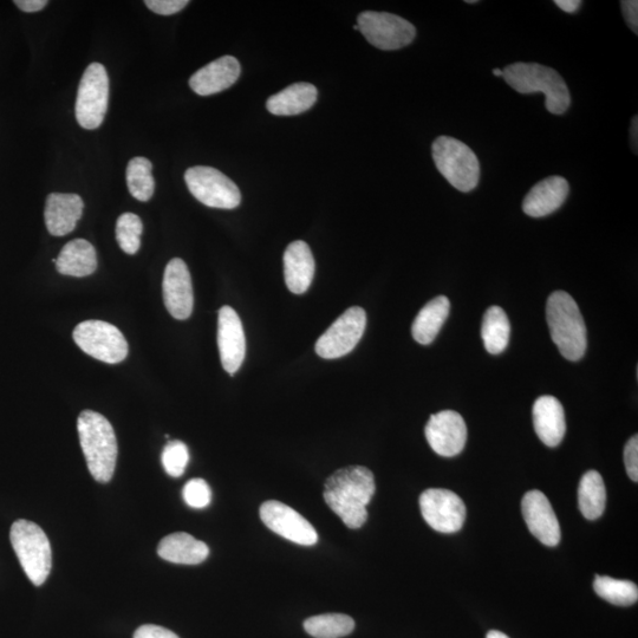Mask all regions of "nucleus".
Returning a JSON list of instances; mask_svg holds the SVG:
<instances>
[{"instance_id":"1","label":"nucleus","mask_w":638,"mask_h":638,"mask_svg":"<svg viewBox=\"0 0 638 638\" xmlns=\"http://www.w3.org/2000/svg\"><path fill=\"white\" fill-rule=\"evenodd\" d=\"M376 491L374 474L363 466L336 471L325 481L323 497L349 529H360L368 519L367 506Z\"/></svg>"},{"instance_id":"2","label":"nucleus","mask_w":638,"mask_h":638,"mask_svg":"<svg viewBox=\"0 0 638 638\" xmlns=\"http://www.w3.org/2000/svg\"><path fill=\"white\" fill-rule=\"evenodd\" d=\"M77 429L89 472L99 483H109L119 452L112 423L93 410H84L78 416Z\"/></svg>"},{"instance_id":"3","label":"nucleus","mask_w":638,"mask_h":638,"mask_svg":"<svg viewBox=\"0 0 638 638\" xmlns=\"http://www.w3.org/2000/svg\"><path fill=\"white\" fill-rule=\"evenodd\" d=\"M548 321L553 342L566 360H581L587 351V327L575 299L564 291H556L546 305Z\"/></svg>"},{"instance_id":"4","label":"nucleus","mask_w":638,"mask_h":638,"mask_svg":"<svg viewBox=\"0 0 638 638\" xmlns=\"http://www.w3.org/2000/svg\"><path fill=\"white\" fill-rule=\"evenodd\" d=\"M503 77L520 94L543 93L546 109L553 115H562L570 108L569 88L555 69L537 63L519 62L506 67Z\"/></svg>"},{"instance_id":"5","label":"nucleus","mask_w":638,"mask_h":638,"mask_svg":"<svg viewBox=\"0 0 638 638\" xmlns=\"http://www.w3.org/2000/svg\"><path fill=\"white\" fill-rule=\"evenodd\" d=\"M432 151L436 168L449 184L464 193L477 188L480 162L464 142L449 136H440L434 141Z\"/></svg>"},{"instance_id":"6","label":"nucleus","mask_w":638,"mask_h":638,"mask_svg":"<svg viewBox=\"0 0 638 638\" xmlns=\"http://www.w3.org/2000/svg\"><path fill=\"white\" fill-rule=\"evenodd\" d=\"M10 539L26 576L39 587L47 581L52 566L47 535L37 524L21 519L12 525Z\"/></svg>"},{"instance_id":"7","label":"nucleus","mask_w":638,"mask_h":638,"mask_svg":"<svg viewBox=\"0 0 638 638\" xmlns=\"http://www.w3.org/2000/svg\"><path fill=\"white\" fill-rule=\"evenodd\" d=\"M109 103V77L100 63H91L84 71L76 100V120L84 129L99 128Z\"/></svg>"},{"instance_id":"8","label":"nucleus","mask_w":638,"mask_h":638,"mask_svg":"<svg viewBox=\"0 0 638 638\" xmlns=\"http://www.w3.org/2000/svg\"><path fill=\"white\" fill-rule=\"evenodd\" d=\"M185 181L193 197L205 206L233 210L242 203L238 186L216 168L197 166L187 169Z\"/></svg>"},{"instance_id":"9","label":"nucleus","mask_w":638,"mask_h":638,"mask_svg":"<svg viewBox=\"0 0 638 638\" xmlns=\"http://www.w3.org/2000/svg\"><path fill=\"white\" fill-rule=\"evenodd\" d=\"M74 340L84 353L104 363L126 360L128 343L122 332L103 321H86L74 330Z\"/></svg>"},{"instance_id":"10","label":"nucleus","mask_w":638,"mask_h":638,"mask_svg":"<svg viewBox=\"0 0 638 638\" xmlns=\"http://www.w3.org/2000/svg\"><path fill=\"white\" fill-rule=\"evenodd\" d=\"M358 28L367 41L380 50L392 51L407 47L416 36L412 23L388 12H362Z\"/></svg>"},{"instance_id":"11","label":"nucleus","mask_w":638,"mask_h":638,"mask_svg":"<svg viewBox=\"0 0 638 638\" xmlns=\"http://www.w3.org/2000/svg\"><path fill=\"white\" fill-rule=\"evenodd\" d=\"M366 327V311L360 307L348 309L318 338L317 355L325 360H336L350 354L361 341Z\"/></svg>"},{"instance_id":"12","label":"nucleus","mask_w":638,"mask_h":638,"mask_svg":"<svg viewBox=\"0 0 638 638\" xmlns=\"http://www.w3.org/2000/svg\"><path fill=\"white\" fill-rule=\"evenodd\" d=\"M423 519L433 530L455 533L462 529L466 520V505L458 494L444 488H429L420 497Z\"/></svg>"},{"instance_id":"13","label":"nucleus","mask_w":638,"mask_h":638,"mask_svg":"<svg viewBox=\"0 0 638 638\" xmlns=\"http://www.w3.org/2000/svg\"><path fill=\"white\" fill-rule=\"evenodd\" d=\"M260 518L272 532L292 543L312 546L318 542L314 526L290 506L277 500L265 501L260 507Z\"/></svg>"},{"instance_id":"14","label":"nucleus","mask_w":638,"mask_h":638,"mask_svg":"<svg viewBox=\"0 0 638 638\" xmlns=\"http://www.w3.org/2000/svg\"><path fill=\"white\" fill-rule=\"evenodd\" d=\"M429 446L441 457L452 458L464 451L467 427L464 418L454 410L431 416L425 428Z\"/></svg>"},{"instance_id":"15","label":"nucleus","mask_w":638,"mask_h":638,"mask_svg":"<svg viewBox=\"0 0 638 638\" xmlns=\"http://www.w3.org/2000/svg\"><path fill=\"white\" fill-rule=\"evenodd\" d=\"M218 347L221 364L230 375L242 367L246 355V338L237 311L225 305L218 315Z\"/></svg>"},{"instance_id":"16","label":"nucleus","mask_w":638,"mask_h":638,"mask_svg":"<svg viewBox=\"0 0 638 638\" xmlns=\"http://www.w3.org/2000/svg\"><path fill=\"white\" fill-rule=\"evenodd\" d=\"M162 290L169 314L180 321L191 317L194 307L193 285L184 260L174 258L168 263Z\"/></svg>"},{"instance_id":"17","label":"nucleus","mask_w":638,"mask_h":638,"mask_svg":"<svg viewBox=\"0 0 638 638\" xmlns=\"http://www.w3.org/2000/svg\"><path fill=\"white\" fill-rule=\"evenodd\" d=\"M522 512L527 527L540 543L553 548L561 542V525L543 492H527L522 501Z\"/></svg>"},{"instance_id":"18","label":"nucleus","mask_w":638,"mask_h":638,"mask_svg":"<svg viewBox=\"0 0 638 638\" xmlns=\"http://www.w3.org/2000/svg\"><path fill=\"white\" fill-rule=\"evenodd\" d=\"M242 73V67L233 56H224L207 64L195 73L190 80L194 93L210 96L221 93L233 86Z\"/></svg>"},{"instance_id":"19","label":"nucleus","mask_w":638,"mask_h":638,"mask_svg":"<svg viewBox=\"0 0 638 638\" xmlns=\"http://www.w3.org/2000/svg\"><path fill=\"white\" fill-rule=\"evenodd\" d=\"M570 193L568 180L562 177H550L538 182L527 193L523 211L526 216L543 218L550 216L563 206Z\"/></svg>"},{"instance_id":"20","label":"nucleus","mask_w":638,"mask_h":638,"mask_svg":"<svg viewBox=\"0 0 638 638\" xmlns=\"http://www.w3.org/2000/svg\"><path fill=\"white\" fill-rule=\"evenodd\" d=\"M83 200L77 194L52 193L45 204V225L52 236L63 237L75 230L82 218Z\"/></svg>"},{"instance_id":"21","label":"nucleus","mask_w":638,"mask_h":638,"mask_svg":"<svg viewBox=\"0 0 638 638\" xmlns=\"http://www.w3.org/2000/svg\"><path fill=\"white\" fill-rule=\"evenodd\" d=\"M315 276V259L309 245L303 240L291 243L284 253L286 286L295 295L307 292Z\"/></svg>"},{"instance_id":"22","label":"nucleus","mask_w":638,"mask_h":638,"mask_svg":"<svg viewBox=\"0 0 638 638\" xmlns=\"http://www.w3.org/2000/svg\"><path fill=\"white\" fill-rule=\"evenodd\" d=\"M533 426L538 438L549 447H557L566 432L565 413L556 397L542 396L533 406Z\"/></svg>"},{"instance_id":"23","label":"nucleus","mask_w":638,"mask_h":638,"mask_svg":"<svg viewBox=\"0 0 638 638\" xmlns=\"http://www.w3.org/2000/svg\"><path fill=\"white\" fill-rule=\"evenodd\" d=\"M159 556L167 562L197 565L206 561L210 549L204 542L185 532L173 533L161 540Z\"/></svg>"},{"instance_id":"24","label":"nucleus","mask_w":638,"mask_h":638,"mask_svg":"<svg viewBox=\"0 0 638 638\" xmlns=\"http://www.w3.org/2000/svg\"><path fill=\"white\" fill-rule=\"evenodd\" d=\"M54 262L61 275L87 277L97 269L96 250L86 239H75L63 247Z\"/></svg>"},{"instance_id":"25","label":"nucleus","mask_w":638,"mask_h":638,"mask_svg":"<svg viewBox=\"0 0 638 638\" xmlns=\"http://www.w3.org/2000/svg\"><path fill=\"white\" fill-rule=\"evenodd\" d=\"M318 91L310 83H295L273 95L266 108L273 115L294 116L307 112L317 101Z\"/></svg>"},{"instance_id":"26","label":"nucleus","mask_w":638,"mask_h":638,"mask_svg":"<svg viewBox=\"0 0 638 638\" xmlns=\"http://www.w3.org/2000/svg\"><path fill=\"white\" fill-rule=\"evenodd\" d=\"M451 310V303L445 296L432 299L416 316L412 334L414 340L422 345L431 344L445 324Z\"/></svg>"},{"instance_id":"27","label":"nucleus","mask_w":638,"mask_h":638,"mask_svg":"<svg viewBox=\"0 0 638 638\" xmlns=\"http://www.w3.org/2000/svg\"><path fill=\"white\" fill-rule=\"evenodd\" d=\"M578 505L585 518L596 520L602 517L607 505V490L600 473L589 471L583 475L578 487Z\"/></svg>"},{"instance_id":"28","label":"nucleus","mask_w":638,"mask_h":638,"mask_svg":"<svg viewBox=\"0 0 638 638\" xmlns=\"http://www.w3.org/2000/svg\"><path fill=\"white\" fill-rule=\"evenodd\" d=\"M511 325L505 311L499 307H491L486 311L481 327V337L485 348L491 355H499L510 342Z\"/></svg>"},{"instance_id":"29","label":"nucleus","mask_w":638,"mask_h":638,"mask_svg":"<svg viewBox=\"0 0 638 638\" xmlns=\"http://www.w3.org/2000/svg\"><path fill=\"white\" fill-rule=\"evenodd\" d=\"M304 629L315 638H341L353 633V618L343 614H325L308 618Z\"/></svg>"},{"instance_id":"30","label":"nucleus","mask_w":638,"mask_h":638,"mask_svg":"<svg viewBox=\"0 0 638 638\" xmlns=\"http://www.w3.org/2000/svg\"><path fill=\"white\" fill-rule=\"evenodd\" d=\"M152 162L146 158H134L127 166V185L130 194L141 203L151 200L155 190Z\"/></svg>"},{"instance_id":"31","label":"nucleus","mask_w":638,"mask_h":638,"mask_svg":"<svg viewBox=\"0 0 638 638\" xmlns=\"http://www.w3.org/2000/svg\"><path fill=\"white\" fill-rule=\"evenodd\" d=\"M594 589L603 600L620 607H629L638 600L637 585L630 581L609 576H596Z\"/></svg>"},{"instance_id":"32","label":"nucleus","mask_w":638,"mask_h":638,"mask_svg":"<svg viewBox=\"0 0 638 638\" xmlns=\"http://www.w3.org/2000/svg\"><path fill=\"white\" fill-rule=\"evenodd\" d=\"M142 231V221L134 213H123L117 219L116 240L123 252L127 255H135L140 250Z\"/></svg>"},{"instance_id":"33","label":"nucleus","mask_w":638,"mask_h":638,"mask_svg":"<svg viewBox=\"0 0 638 638\" xmlns=\"http://www.w3.org/2000/svg\"><path fill=\"white\" fill-rule=\"evenodd\" d=\"M162 465L165 471L173 478H179L185 473L188 461H190V453L188 448L179 440L169 441L161 457Z\"/></svg>"},{"instance_id":"34","label":"nucleus","mask_w":638,"mask_h":638,"mask_svg":"<svg viewBox=\"0 0 638 638\" xmlns=\"http://www.w3.org/2000/svg\"><path fill=\"white\" fill-rule=\"evenodd\" d=\"M184 499L192 509H205L211 504L212 492L204 479H192L184 487Z\"/></svg>"},{"instance_id":"35","label":"nucleus","mask_w":638,"mask_h":638,"mask_svg":"<svg viewBox=\"0 0 638 638\" xmlns=\"http://www.w3.org/2000/svg\"><path fill=\"white\" fill-rule=\"evenodd\" d=\"M147 8L161 16H171L184 10L190 2L188 0H147Z\"/></svg>"},{"instance_id":"36","label":"nucleus","mask_w":638,"mask_h":638,"mask_svg":"<svg viewBox=\"0 0 638 638\" xmlns=\"http://www.w3.org/2000/svg\"><path fill=\"white\" fill-rule=\"evenodd\" d=\"M624 462L629 478L637 483L638 481V436L635 435L628 441L624 448Z\"/></svg>"},{"instance_id":"37","label":"nucleus","mask_w":638,"mask_h":638,"mask_svg":"<svg viewBox=\"0 0 638 638\" xmlns=\"http://www.w3.org/2000/svg\"><path fill=\"white\" fill-rule=\"evenodd\" d=\"M134 638H180L173 631L153 624H146L135 631Z\"/></svg>"},{"instance_id":"38","label":"nucleus","mask_w":638,"mask_h":638,"mask_svg":"<svg viewBox=\"0 0 638 638\" xmlns=\"http://www.w3.org/2000/svg\"><path fill=\"white\" fill-rule=\"evenodd\" d=\"M623 17L631 30L637 35L638 32V2L636 0H626L621 3Z\"/></svg>"},{"instance_id":"39","label":"nucleus","mask_w":638,"mask_h":638,"mask_svg":"<svg viewBox=\"0 0 638 638\" xmlns=\"http://www.w3.org/2000/svg\"><path fill=\"white\" fill-rule=\"evenodd\" d=\"M47 0H16L15 5L19 10L26 13H34L41 11L47 6Z\"/></svg>"},{"instance_id":"40","label":"nucleus","mask_w":638,"mask_h":638,"mask_svg":"<svg viewBox=\"0 0 638 638\" xmlns=\"http://www.w3.org/2000/svg\"><path fill=\"white\" fill-rule=\"evenodd\" d=\"M555 4L566 13H576L581 8V0H556Z\"/></svg>"},{"instance_id":"41","label":"nucleus","mask_w":638,"mask_h":638,"mask_svg":"<svg viewBox=\"0 0 638 638\" xmlns=\"http://www.w3.org/2000/svg\"><path fill=\"white\" fill-rule=\"evenodd\" d=\"M637 132H638L637 116H635L633 119V122H631L630 138H631V146H633L634 152L636 154H637V146H638Z\"/></svg>"},{"instance_id":"42","label":"nucleus","mask_w":638,"mask_h":638,"mask_svg":"<svg viewBox=\"0 0 638 638\" xmlns=\"http://www.w3.org/2000/svg\"><path fill=\"white\" fill-rule=\"evenodd\" d=\"M486 638H510L509 636L501 633V631L492 630L487 634Z\"/></svg>"},{"instance_id":"43","label":"nucleus","mask_w":638,"mask_h":638,"mask_svg":"<svg viewBox=\"0 0 638 638\" xmlns=\"http://www.w3.org/2000/svg\"><path fill=\"white\" fill-rule=\"evenodd\" d=\"M493 75L497 76V77H503V70L500 69H494L493 70Z\"/></svg>"},{"instance_id":"44","label":"nucleus","mask_w":638,"mask_h":638,"mask_svg":"<svg viewBox=\"0 0 638 638\" xmlns=\"http://www.w3.org/2000/svg\"><path fill=\"white\" fill-rule=\"evenodd\" d=\"M465 3H467V4H475V3H478V2H477V0H466Z\"/></svg>"},{"instance_id":"45","label":"nucleus","mask_w":638,"mask_h":638,"mask_svg":"<svg viewBox=\"0 0 638 638\" xmlns=\"http://www.w3.org/2000/svg\"><path fill=\"white\" fill-rule=\"evenodd\" d=\"M354 30L360 31V28H358V25H354Z\"/></svg>"}]
</instances>
